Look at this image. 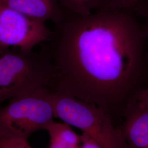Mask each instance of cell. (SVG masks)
<instances>
[{
	"instance_id": "cell-10",
	"label": "cell",
	"mask_w": 148,
	"mask_h": 148,
	"mask_svg": "<svg viewBox=\"0 0 148 148\" xmlns=\"http://www.w3.org/2000/svg\"><path fill=\"white\" fill-rule=\"evenodd\" d=\"M134 11L138 16L142 18L144 30L148 41L147 60L148 63V0H140Z\"/></svg>"
},
{
	"instance_id": "cell-12",
	"label": "cell",
	"mask_w": 148,
	"mask_h": 148,
	"mask_svg": "<svg viewBox=\"0 0 148 148\" xmlns=\"http://www.w3.org/2000/svg\"><path fill=\"white\" fill-rule=\"evenodd\" d=\"M140 0H113L112 8H127L134 10Z\"/></svg>"
},
{
	"instance_id": "cell-2",
	"label": "cell",
	"mask_w": 148,
	"mask_h": 148,
	"mask_svg": "<svg viewBox=\"0 0 148 148\" xmlns=\"http://www.w3.org/2000/svg\"><path fill=\"white\" fill-rule=\"evenodd\" d=\"M51 91L55 117L81 130L102 148H130L121 130L101 108L72 95Z\"/></svg>"
},
{
	"instance_id": "cell-4",
	"label": "cell",
	"mask_w": 148,
	"mask_h": 148,
	"mask_svg": "<svg viewBox=\"0 0 148 148\" xmlns=\"http://www.w3.org/2000/svg\"><path fill=\"white\" fill-rule=\"evenodd\" d=\"M54 117L51 91L47 87L12 98L0 107V139H27L32 133L46 130Z\"/></svg>"
},
{
	"instance_id": "cell-14",
	"label": "cell",
	"mask_w": 148,
	"mask_h": 148,
	"mask_svg": "<svg viewBox=\"0 0 148 148\" xmlns=\"http://www.w3.org/2000/svg\"><path fill=\"white\" fill-rule=\"evenodd\" d=\"M137 101L148 110V88L140 92L138 95Z\"/></svg>"
},
{
	"instance_id": "cell-6",
	"label": "cell",
	"mask_w": 148,
	"mask_h": 148,
	"mask_svg": "<svg viewBox=\"0 0 148 148\" xmlns=\"http://www.w3.org/2000/svg\"><path fill=\"white\" fill-rule=\"evenodd\" d=\"M119 128L130 148L148 146V110L137 101L128 107Z\"/></svg>"
},
{
	"instance_id": "cell-15",
	"label": "cell",
	"mask_w": 148,
	"mask_h": 148,
	"mask_svg": "<svg viewBox=\"0 0 148 148\" xmlns=\"http://www.w3.org/2000/svg\"><path fill=\"white\" fill-rule=\"evenodd\" d=\"M148 148V147H147V148Z\"/></svg>"
},
{
	"instance_id": "cell-13",
	"label": "cell",
	"mask_w": 148,
	"mask_h": 148,
	"mask_svg": "<svg viewBox=\"0 0 148 148\" xmlns=\"http://www.w3.org/2000/svg\"><path fill=\"white\" fill-rule=\"evenodd\" d=\"M79 148H102L95 140L85 133L81 135V144Z\"/></svg>"
},
{
	"instance_id": "cell-3",
	"label": "cell",
	"mask_w": 148,
	"mask_h": 148,
	"mask_svg": "<svg viewBox=\"0 0 148 148\" xmlns=\"http://www.w3.org/2000/svg\"><path fill=\"white\" fill-rule=\"evenodd\" d=\"M53 67L47 56L0 46V103L47 87Z\"/></svg>"
},
{
	"instance_id": "cell-7",
	"label": "cell",
	"mask_w": 148,
	"mask_h": 148,
	"mask_svg": "<svg viewBox=\"0 0 148 148\" xmlns=\"http://www.w3.org/2000/svg\"><path fill=\"white\" fill-rule=\"evenodd\" d=\"M0 5L44 22L52 21L56 23L65 14L59 0H0Z\"/></svg>"
},
{
	"instance_id": "cell-1",
	"label": "cell",
	"mask_w": 148,
	"mask_h": 148,
	"mask_svg": "<svg viewBox=\"0 0 148 148\" xmlns=\"http://www.w3.org/2000/svg\"><path fill=\"white\" fill-rule=\"evenodd\" d=\"M48 42L53 67L48 88L95 104L113 121L148 88V41L133 10L66 12Z\"/></svg>"
},
{
	"instance_id": "cell-8",
	"label": "cell",
	"mask_w": 148,
	"mask_h": 148,
	"mask_svg": "<svg viewBox=\"0 0 148 148\" xmlns=\"http://www.w3.org/2000/svg\"><path fill=\"white\" fill-rule=\"evenodd\" d=\"M45 130L49 136L48 148H79L81 136L74 132L68 124L53 121Z\"/></svg>"
},
{
	"instance_id": "cell-9",
	"label": "cell",
	"mask_w": 148,
	"mask_h": 148,
	"mask_svg": "<svg viewBox=\"0 0 148 148\" xmlns=\"http://www.w3.org/2000/svg\"><path fill=\"white\" fill-rule=\"evenodd\" d=\"M66 12L87 16L93 12L112 7L113 0H59Z\"/></svg>"
},
{
	"instance_id": "cell-11",
	"label": "cell",
	"mask_w": 148,
	"mask_h": 148,
	"mask_svg": "<svg viewBox=\"0 0 148 148\" xmlns=\"http://www.w3.org/2000/svg\"><path fill=\"white\" fill-rule=\"evenodd\" d=\"M0 148H32L27 139L16 138L0 139Z\"/></svg>"
},
{
	"instance_id": "cell-5",
	"label": "cell",
	"mask_w": 148,
	"mask_h": 148,
	"mask_svg": "<svg viewBox=\"0 0 148 148\" xmlns=\"http://www.w3.org/2000/svg\"><path fill=\"white\" fill-rule=\"evenodd\" d=\"M52 35L45 22L0 5V46L18 47L30 53L36 45L49 41Z\"/></svg>"
}]
</instances>
